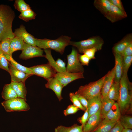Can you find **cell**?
Returning <instances> with one entry per match:
<instances>
[{
  "mask_svg": "<svg viewBox=\"0 0 132 132\" xmlns=\"http://www.w3.org/2000/svg\"><path fill=\"white\" fill-rule=\"evenodd\" d=\"M119 96L117 102L121 115L132 113V84L129 81L127 74L123 73L120 81Z\"/></svg>",
  "mask_w": 132,
  "mask_h": 132,
  "instance_id": "cell-1",
  "label": "cell"
},
{
  "mask_svg": "<svg viewBox=\"0 0 132 132\" xmlns=\"http://www.w3.org/2000/svg\"><path fill=\"white\" fill-rule=\"evenodd\" d=\"M15 17L14 11L7 5H0V35L1 41L15 37L12 29L13 21Z\"/></svg>",
  "mask_w": 132,
  "mask_h": 132,
  "instance_id": "cell-2",
  "label": "cell"
},
{
  "mask_svg": "<svg viewBox=\"0 0 132 132\" xmlns=\"http://www.w3.org/2000/svg\"><path fill=\"white\" fill-rule=\"evenodd\" d=\"M71 39L66 36H61L55 40L35 38V44L36 46L41 49H52L63 54L65 47L69 45Z\"/></svg>",
  "mask_w": 132,
  "mask_h": 132,
  "instance_id": "cell-3",
  "label": "cell"
},
{
  "mask_svg": "<svg viewBox=\"0 0 132 132\" xmlns=\"http://www.w3.org/2000/svg\"><path fill=\"white\" fill-rule=\"evenodd\" d=\"M106 76V74L96 81L80 86L75 93L82 96L87 100L100 95Z\"/></svg>",
  "mask_w": 132,
  "mask_h": 132,
  "instance_id": "cell-4",
  "label": "cell"
},
{
  "mask_svg": "<svg viewBox=\"0 0 132 132\" xmlns=\"http://www.w3.org/2000/svg\"><path fill=\"white\" fill-rule=\"evenodd\" d=\"M104 43L102 38L99 36H96L78 42L70 41L69 45L76 47L79 52L82 53L85 50L93 48H96L98 51L100 50Z\"/></svg>",
  "mask_w": 132,
  "mask_h": 132,
  "instance_id": "cell-5",
  "label": "cell"
},
{
  "mask_svg": "<svg viewBox=\"0 0 132 132\" xmlns=\"http://www.w3.org/2000/svg\"><path fill=\"white\" fill-rule=\"evenodd\" d=\"M26 101L24 99L17 97L5 100L1 103V104L7 112L25 111L30 109V107Z\"/></svg>",
  "mask_w": 132,
  "mask_h": 132,
  "instance_id": "cell-6",
  "label": "cell"
},
{
  "mask_svg": "<svg viewBox=\"0 0 132 132\" xmlns=\"http://www.w3.org/2000/svg\"><path fill=\"white\" fill-rule=\"evenodd\" d=\"M78 51L73 48L71 53L67 55V64L66 68L67 72L73 73H83L84 69L79 59Z\"/></svg>",
  "mask_w": 132,
  "mask_h": 132,
  "instance_id": "cell-7",
  "label": "cell"
},
{
  "mask_svg": "<svg viewBox=\"0 0 132 132\" xmlns=\"http://www.w3.org/2000/svg\"><path fill=\"white\" fill-rule=\"evenodd\" d=\"M28 68L33 75L42 77L47 81L54 77L57 73L48 63L46 64L35 66Z\"/></svg>",
  "mask_w": 132,
  "mask_h": 132,
  "instance_id": "cell-8",
  "label": "cell"
},
{
  "mask_svg": "<svg viewBox=\"0 0 132 132\" xmlns=\"http://www.w3.org/2000/svg\"><path fill=\"white\" fill-rule=\"evenodd\" d=\"M43 50L36 46H32L25 43L24 48L22 50L19 58L24 60L44 56Z\"/></svg>",
  "mask_w": 132,
  "mask_h": 132,
  "instance_id": "cell-9",
  "label": "cell"
},
{
  "mask_svg": "<svg viewBox=\"0 0 132 132\" xmlns=\"http://www.w3.org/2000/svg\"><path fill=\"white\" fill-rule=\"evenodd\" d=\"M54 77L57 79L63 87L72 81L84 78L83 73H73L68 72L57 73Z\"/></svg>",
  "mask_w": 132,
  "mask_h": 132,
  "instance_id": "cell-10",
  "label": "cell"
},
{
  "mask_svg": "<svg viewBox=\"0 0 132 132\" xmlns=\"http://www.w3.org/2000/svg\"><path fill=\"white\" fill-rule=\"evenodd\" d=\"M103 119L100 109L88 118L83 128V132H92L97 128Z\"/></svg>",
  "mask_w": 132,
  "mask_h": 132,
  "instance_id": "cell-11",
  "label": "cell"
},
{
  "mask_svg": "<svg viewBox=\"0 0 132 132\" xmlns=\"http://www.w3.org/2000/svg\"><path fill=\"white\" fill-rule=\"evenodd\" d=\"M13 33L15 36L21 38L26 44L33 46H36L35 38L27 31L23 25H21L19 28L15 29Z\"/></svg>",
  "mask_w": 132,
  "mask_h": 132,
  "instance_id": "cell-12",
  "label": "cell"
},
{
  "mask_svg": "<svg viewBox=\"0 0 132 132\" xmlns=\"http://www.w3.org/2000/svg\"><path fill=\"white\" fill-rule=\"evenodd\" d=\"M9 68L11 81L25 83L26 79L32 75L20 71L12 65L9 62Z\"/></svg>",
  "mask_w": 132,
  "mask_h": 132,
  "instance_id": "cell-13",
  "label": "cell"
},
{
  "mask_svg": "<svg viewBox=\"0 0 132 132\" xmlns=\"http://www.w3.org/2000/svg\"><path fill=\"white\" fill-rule=\"evenodd\" d=\"M115 75L114 67L106 74L101 92V94L102 97H107L113 82Z\"/></svg>",
  "mask_w": 132,
  "mask_h": 132,
  "instance_id": "cell-14",
  "label": "cell"
},
{
  "mask_svg": "<svg viewBox=\"0 0 132 132\" xmlns=\"http://www.w3.org/2000/svg\"><path fill=\"white\" fill-rule=\"evenodd\" d=\"M47 81V83L45 84L46 87L52 90L56 94L59 101H60L63 99L61 93L63 86L54 77L49 79Z\"/></svg>",
  "mask_w": 132,
  "mask_h": 132,
  "instance_id": "cell-15",
  "label": "cell"
},
{
  "mask_svg": "<svg viewBox=\"0 0 132 132\" xmlns=\"http://www.w3.org/2000/svg\"><path fill=\"white\" fill-rule=\"evenodd\" d=\"M101 99L102 96L100 94L87 100L88 102V119L90 116L96 113L101 109Z\"/></svg>",
  "mask_w": 132,
  "mask_h": 132,
  "instance_id": "cell-16",
  "label": "cell"
},
{
  "mask_svg": "<svg viewBox=\"0 0 132 132\" xmlns=\"http://www.w3.org/2000/svg\"><path fill=\"white\" fill-rule=\"evenodd\" d=\"M127 16L125 11H122L111 3L110 11L107 18V19L112 23H114Z\"/></svg>",
  "mask_w": 132,
  "mask_h": 132,
  "instance_id": "cell-17",
  "label": "cell"
},
{
  "mask_svg": "<svg viewBox=\"0 0 132 132\" xmlns=\"http://www.w3.org/2000/svg\"><path fill=\"white\" fill-rule=\"evenodd\" d=\"M115 59V75L114 81L120 82L123 74L122 61L123 56L121 54L113 53Z\"/></svg>",
  "mask_w": 132,
  "mask_h": 132,
  "instance_id": "cell-18",
  "label": "cell"
},
{
  "mask_svg": "<svg viewBox=\"0 0 132 132\" xmlns=\"http://www.w3.org/2000/svg\"><path fill=\"white\" fill-rule=\"evenodd\" d=\"M132 43V34H127L113 47V53L121 54L125 49Z\"/></svg>",
  "mask_w": 132,
  "mask_h": 132,
  "instance_id": "cell-19",
  "label": "cell"
},
{
  "mask_svg": "<svg viewBox=\"0 0 132 132\" xmlns=\"http://www.w3.org/2000/svg\"><path fill=\"white\" fill-rule=\"evenodd\" d=\"M95 7L107 18L110 13L111 3L109 0H95L94 2Z\"/></svg>",
  "mask_w": 132,
  "mask_h": 132,
  "instance_id": "cell-20",
  "label": "cell"
},
{
  "mask_svg": "<svg viewBox=\"0 0 132 132\" xmlns=\"http://www.w3.org/2000/svg\"><path fill=\"white\" fill-rule=\"evenodd\" d=\"M121 115L119 105L115 102L103 119L110 121H117Z\"/></svg>",
  "mask_w": 132,
  "mask_h": 132,
  "instance_id": "cell-21",
  "label": "cell"
},
{
  "mask_svg": "<svg viewBox=\"0 0 132 132\" xmlns=\"http://www.w3.org/2000/svg\"><path fill=\"white\" fill-rule=\"evenodd\" d=\"M10 84L15 91L18 97L23 98L26 100L27 91L25 83L11 81Z\"/></svg>",
  "mask_w": 132,
  "mask_h": 132,
  "instance_id": "cell-22",
  "label": "cell"
},
{
  "mask_svg": "<svg viewBox=\"0 0 132 132\" xmlns=\"http://www.w3.org/2000/svg\"><path fill=\"white\" fill-rule=\"evenodd\" d=\"M25 43L20 37L15 36L11 39L10 43V54L12 56V53L14 52L22 50L24 48Z\"/></svg>",
  "mask_w": 132,
  "mask_h": 132,
  "instance_id": "cell-23",
  "label": "cell"
},
{
  "mask_svg": "<svg viewBox=\"0 0 132 132\" xmlns=\"http://www.w3.org/2000/svg\"><path fill=\"white\" fill-rule=\"evenodd\" d=\"M1 95L2 98L5 100L18 97L15 91L10 83L4 85Z\"/></svg>",
  "mask_w": 132,
  "mask_h": 132,
  "instance_id": "cell-24",
  "label": "cell"
},
{
  "mask_svg": "<svg viewBox=\"0 0 132 132\" xmlns=\"http://www.w3.org/2000/svg\"><path fill=\"white\" fill-rule=\"evenodd\" d=\"M117 121H110L103 119L97 128L92 132H110Z\"/></svg>",
  "mask_w": 132,
  "mask_h": 132,
  "instance_id": "cell-25",
  "label": "cell"
},
{
  "mask_svg": "<svg viewBox=\"0 0 132 132\" xmlns=\"http://www.w3.org/2000/svg\"><path fill=\"white\" fill-rule=\"evenodd\" d=\"M115 102L114 100L109 99L106 97H102L101 114L103 119Z\"/></svg>",
  "mask_w": 132,
  "mask_h": 132,
  "instance_id": "cell-26",
  "label": "cell"
},
{
  "mask_svg": "<svg viewBox=\"0 0 132 132\" xmlns=\"http://www.w3.org/2000/svg\"><path fill=\"white\" fill-rule=\"evenodd\" d=\"M120 89V82L114 81L106 97L109 99L117 101L119 96Z\"/></svg>",
  "mask_w": 132,
  "mask_h": 132,
  "instance_id": "cell-27",
  "label": "cell"
},
{
  "mask_svg": "<svg viewBox=\"0 0 132 132\" xmlns=\"http://www.w3.org/2000/svg\"><path fill=\"white\" fill-rule=\"evenodd\" d=\"M55 132H83V127L74 124L72 126L67 127L62 125L59 126L55 128Z\"/></svg>",
  "mask_w": 132,
  "mask_h": 132,
  "instance_id": "cell-28",
  "label": "cell"
},
{
  "mask_svg": "<svg viewBox=\"0 0 132 132\" xmlns=\"http://www.w3.org/2000/svg\"><path fill=\"white\" fill-rule=\"evenodd\" d=\"M45 55H44V57L46 58L48 61V63L55 70L57 73L63 72L58 66L56 62L54 59L51 54V50L50 49H44Z\"/></svg>",
  "mask_w": 132,
  "mask_h": 132,
  "instance_id": "cell-29",
  "label": "cell"
},
{
  "mask_svg": "<svg viewBox=\"0 0 132 132\" xmlns=\"http://www.w3.org/2000/svg\"><path fill=\"white\" fill-rule=\"evenodd\" d=\"M5 56L9 62L16 68L26 73L33 75L28 67H25L18 63L13 59L12 56L10 55Z\"/></svg>",
  "mask_w": 132,
  "mask_h": 132,
  "instance_id": "cell-30",
  "label": "cell"
},
{
  "mask_svg": "<svg viewBox=\"0 0 132 132\" xmlns=\"http://www.w3.org/2000/svg\"><path fill=\"white\" fill-rule=\"evenodd\" d=\"M36 15V14L31 8L21 12L18 18L26 22L35 19Z\"/></svg>",
  "mask_w": 132,
  "mask_h": 132,
  "instance_id": "cell-31",
  "label": "cell"
},
{
  "mask_svg": "<svg viewBox=\"0 0 132 132\" xmlns=\"http://www.w3.org/2000/svg\"><path fill=\"white\" fill-rule=\"evenodd\" d=\"M11 39L5 38L0 42V49L5 56H11L10 54V43Z\"/></svg>",
  "mask_w": 132,
  "mask_h": 132,
  "instance_id": "cell-32",
  "label": "cell"
},
{
  "mask_svg": "<svg viewBox=\"0 0 132 132\" xmlns=\"http://www.w3.org/2000/svg\"><path fill=\"white\" fill-rule=\"evenodd\" d=\"M15 9L21 13L31 9L29 5L23 0H16L14 4Z\"/></svg>",
  "mask_w": 132,
  "mask_h": 132,
  "instance_id": "cell-33",
  "label": "cell"
},
{
  "mask_svg": "<svg viewBox=\"0 0 132 132\" xmlns=\"http://www.w3.org/2000/svg\"><path fill=\"white\" fill-rule=\"evenodd\" d=\"M124 128L132 129V117L131 116L121 115L119 119Z\"/></svg>",
  "mask_w": 132,
  "mask_h": 132,
  "instance_id": "cell-34",
  "label": "cell"
},
{
  "mask_svg": "<svg viewBox=\"0 0 132 132\" xmlns=\"http://www.w3.org/2000/svg\"><path fill=\"white\" fill-rule=\"evenodd\" d=\"M132 62V55L123 57L122 65L123 73L127 74L128 69Z\"/></svg>",
  "mask_w": 132,
  "mask_h": 132,
  "instance_id": "cell-35",
  "label": "cell"
},
{
  "mask_svg": "<svg viewBox=\"0 0 132 132\" xmlns=\"http://www.w3.org/2000/svg\"><path fill=\"white\" fill-rule=\"evenodd\" d=\"M9 63L0 49V68L5 70L9 73Z\"/></svg>",
  "mask_w": 132,
  "mask_h": 132,
  "instance_id": "cell-36",
  "label": "cell"
},
{
  "mask_svg": "<svg viewBox=\"0 0 132 132\" xmlns=\"http://www.w3.org/2000/svg\"><path fill=\"white\" fill-rule=\"evenodd\" d=\"M70 99L73 104V105L85 111L86 110L82 106L78 98L74 93L71 92L69 94Z\"/></svg>",
  "mask_w": 132,
  "mask_h": 132,
  "instance_id": "cell-37",
  "label": "cell"
},
{
  "mask_svg": "<svg viewBox=\"0 0 132 132\" xmlns=\"http://www.w3.org/2000/svg\"><path fill=\"white\" fill-rule=\"evenodd\" d=\"M79 109L73 105H69L67 108L63 111L64 115L66 116L70 114H73L76 113Z\"/></svg>",
  "mask_w": 132,
  "mask_h": 132,
  "instance_id": "cell-38",
  "label": "cell"
},
{
  "mask_svg": "<svg viewBox=\"0 0 132 132\" xmlns=\"http://www.w3.org/2000/svg\"><path fill=\"white\" fill-rule=\"evenodd\" d=\"M98 50L95 48H93L87 49L84 50L83 53L85 54L91 60L95 58V54Z\"/></svg>",
  "mask_w": 132,
  "mask_h": 132,
  "instance_id": "cell-39",
  "label": "cell"
},
{
  "mask_svg": "<svg viewBox=\"0 0 132 132\" xmlns=\"http://www.w3.org/2000/svg\"><path fill=\"white\" fill-rule=\"evenodd\" d=\"M78 57L79 61L82 65L88 66L90 59L85 54H79Z\"/></svg>",
  "mask_w": 132,
  "mask_h": 132,
  "instance_id": "cell-40",
  "label": "cell"
},
{
  "mask_svg": "<svg viewBox=\"0 0 132 132\" xmlns=\"http://www.w3.org/2000/svg\"><path fill=\"white\" fill-rule=\"evenodd\" d=\"M88 112L87 108L85 111L82 116L78 119L79 122L81 124L83 128L85 126L88 119Z\"/></svg>",
  "mask_w": 132,
  "mask_h": 132,
  "instance_id": "cell-41",
  "label": "cell"
},
{
  "mask_svg": "<svg viewBox=\"0 0 132 132\" xmlns=\"http://www.w3.org/2000/svg\"><path fill=\"white\" fill-rule=\"evenodd\" d=\"M123 128L119 120L117 121L110 132H122Z\"/></svg>",
  "mask_w": 132,
  "mask_h": 132,
  "instance_id": "cell-42",
  "label": "cell"
},
{
  "mask_svg": "<svg viewBox=\"0 0 132 132\" xmlns=\"http://www.w3.org/2000/svg\"><path fill=\"white\" fill-rule=\"evenodd\" d=\"M112 4L117 7L121 11H125L122 1L121 0H109Z\"/></svg>",
  "mask_w": 132,
  "mask_h": 132,
  "instance_id": "cell-43",
  "label": "cell"
},
{
  "mask_svg": "<svg viewBox=\"0 0 132 132\" xmlns=\"http://www.w3.org/2000/svg\"><path fill=\"white\" fill-rule=\"evenodd\" d=\"M75 94L77 96L81 105L86 110L88 107V100L82 96L78 94Z\"/></svg>",
  "mask_w": 132,
  "mask_h": 132,
  "instance_id": "cell-44",
  "label": "cell"
},
{
  "mask_svg": "<svg viewBox=\"0 0 132 132\" xmlns=\"http://www.w3.org/2000/svg\"><path fill=\"white\" fill-rule=\"evenodd\" d=\"M121 54L123 57L132 55V43L125 49Z\"/></svg>",
  "mask_w": 132,
  "mask_h": 132,
  "instance_id": "cell-45",
  "label": "cell"
},
{
  "mask_svg": "<svg viewBox=\"0 0 132 132\" xmlns=\"http://www.w3.org/2000/svg\"><path fill=\"white\" fill-rule=\"evenodd\" d=\"M56 62L59 67L63 71V72L66 71L65 63L60 58H58Z\"/></svg>",
  "mask_w": 132,
  "mask_h": 132,
  "instance_id": "cell-46",
  "label": "cell"
},
{
  "mask_svg": "<svg viewBox=\"0 0 132 132\" xmlns=\"http://www.w3.org/2000/svg\"><path fill=\"white\" fill-rule=\"evenodd\" d=\"M122 132H132V129L124 128Z\"/></svg>",
  "mask_w": 132,
  "mask_h": 132,
  "instance_id": "cell-47",
  "label": "cell"
},
{
  "mask_svg": "<svg viewBox=\"0 0 132 132\" xmlns=\"http://www.w3.org/2000/svg\"><path fill=\"white\" fill-rule=\"evenodd\" d=\"M1 41V37H0V42Z\"/></svg>",
  "mask_w": 132,
  "mask_h": 132,
  "instance_id": "cell-48",
  "label": "cell"
}]
</instances>
